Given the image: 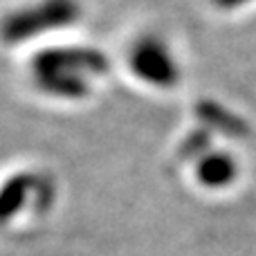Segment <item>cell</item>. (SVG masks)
<instances>
[{"instance_id": "cell-1", "label": "cell", "mask_w": 256, "mask_h": 256, "mask_svg": "<svg viewBox=\"0 0 256 256\" xmlns=\"http://www.w3.org/2000/svg\"><path fill=\"white\" fill-rule=\"evenodd\" d=\"M74 16H76L74 0H45L38 7L25 9V12L7 18L2 34L7 40H20L32 34H38L45 27L66 25Z\"/></svg>"}, {"instance_id": "cell-2", "label": "cell", "mask_w": 256, "mask_h": 256, "mask_svg": "<svg viewBox=\"0 0 256 256\" xmlns=\"http://www.w3.org/2000/svg\"><path fill=\"white\" fill-rule=\"evenodd\" d=\"M160 45L155 43H146L140 48V52L135 54V68L142 76L150 81H168L173 79V68H171V61L164 56V52H160Z\"/></svg>"}, {"instance_id": "cell-3", "label": "cell", "mask_w": 256, "mask_h": 256, "mask_svg": "<svg viewBox=\"0 0 256 256\" xmlns=\"http://www.w3.org/2000/svg\"><path fill=\"white\" fill-rule=\"evenodd\" d=\"M25 189H27V180H25V178H16V180H12L7 184V189H4L2 196H0V220H4V218L14 212L16 202H20Z\"/></svg>"}, {"instance_id": "cell-4", "label": "cell", "mask_w": 256, "mask_h": 256, "mask_svg": "<svg viewBox=\"0 0 256 256\" xmlns=\"http://www.w3.org/2000/svg\"><path fill=\"white\" fill-rule=\"evenodd\" d=\"M218 4H222V7H234V4H240L245 2V0H216Z\"/></svg>"}]
</instances>
